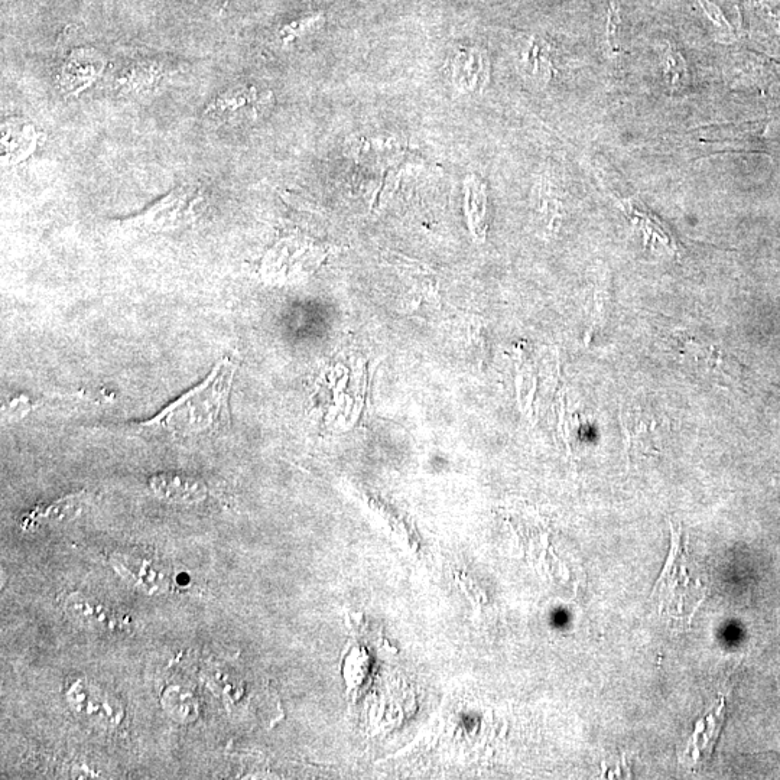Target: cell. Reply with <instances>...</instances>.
<instances>
[{"instance_id":"obj_1","label":"cell","mask_w":780,"mask_h":780,"mask_svg":"<svg viewBox=\"0 0 780 780\" xmlns=\"http://www.w3.org/2000/svg\"><path fill=\"white\" fill-rule=\"evenodd\" d=\"M236 364L221 359L210 375L168 405L142 428L172 438H197L216 434L229 425V399Z\"/></svg>"},{"instance_id":"obj_2","label":"cell","mask_w":780,"mask_h":780,"mask_svg":"<svg viewBox=\"0 0 780 780\" xmlns=\"http://www.w3.org/2000/svg\"><path fill=\"white\" fill-rule=\"evenodd\" d=\"M685 555L681 528L672 526L671 554L652 594V597L658 596L659 610L671 616H682L685 607H692L694 600V585L687 571Z\"/></svg>"},{"instance_id":"obj_3","label":"cell","mask_w":780,"mask_h":780,"mask_svg":"<svg viewBox=\"0 0 780 780\" xmlns=\"http://www.w3.org/2000/svg\"><path fill=\"white\" fill-rule=\"evenodd\" d=\"M200 198L191 187H181L167 197L143 211L130 223L141 229L168 230L190 223L194 217L195 204Z\"/></svg>"},{"instance_id":"obj_4","label":"cell","mask_w":780,"mask_h":780,"mask_svg":"<svg viewBox=\"0 0 780 780\" xmlns=\"http://www.w3.org/2000/svg\"><path fill=\"white\" fill-rule=\"evenodd\" d=\"M67 700L78 715L102 726H119L123 708L109 692L87 681L74 682L68 689Z\"/></svg>"},{"instance_id":"obj_5","label":"cell","mask_w":780,"mask_h":780,"mask_svg":"<svg viewBox=\"0 0 780 780\" xmlns=\"http://www.w3.org/2000/svg\"><path fill=\"white\" fill-rule=\"evenodd\" d=\"M110 561L122 578L145 593H164L169 587L167 570L152 559L139 555L116 554Z\"/></svg>"},{"instance_id":"obj_6","label":"cell","mask_w":780,"mask_h":780,"mask_svg":"<svg viewBox=\"0 0 780 780\" xmlns=\"http://www.w3.org/2000/svg\"><path fill=\"white\" fill-rule=\"evenodd\" d=\"M624 429H626L629 450H643L648 453L649 447H653L656 437V429L661 428V422L653 412L645 406H630L624 411Z\"/></svg>"},{"instance_id":"obj_7","label":"cell","mask_w":780,"mask_h":780,"mask_svg":"<svg viewBox=\"0 0 780 780\" xmlns=\"http://www.w3.org/2000/svg\"><path fill=\"white\" fill-rule=\"evenodd\" d=\"M263 99L256 94L253 87L250 89H236L221 94L207 107V113L213 116L226 117L233 120L239 117H252L259 112Z\"/></svg>"},{"instance_id":"obj_8","label":"cell","mask_w":780,"mask_h":780,"mask_svg":"<svg viewBox=\"0 0 780 780\" xmlns=\"http://www.w3.org/2000/svg\"><path fill=\"white\" fill-rule=\"evenodd\" d=\"M152 490L169 502L194 503L204 499L206 486L193 477L181 474H161L151 480Z\"/></svg>"},{"instance_id":"obj_9","label":"cell","mask_w":780,"mask_h":780,"mask_svg":"<svg viewBox=\"0 0 780 780\" xmlns=\"http://www.w3.org/2000/svg\"><path fill=\"white\" fill-rule=\"evenodd\" d=\"M64 607L68 616L73 617L78 623H83L84 626L110 630L120 626V622H117L116 617L109 610L104 609L102 604L94 603L90 598L84 597L83 594H71L65 600Z\"/></svg>"},{"instance_id":"obj_10","label":"cell","mask_w":780,"mask_h":780,"mask_svg":"<svg viewBox=\"0 0 780 780\" xmlns=\"http://www.w3.org/2000/svg\"><path fill=\"white\" fill-rule=\"evenodd\" d=\"M454 80L461 89H483L489 76V65L481 54L464 55L455 63Z\"/></svg>"},{"instance_id":"obj_11","label":"cell","mask_w":780,"mask_h":780,"mask_svg":"<svg viewBox=\"0 0 780 780\" xmlns=\"http://www.w3.org/2000/svg\"><path fill=\"white\" fill-rule=\"evenodd\" d=\"M78 507H80L78 496L65 497V499L55 502L54 505L35 510L31 515H28L26 522L41 523L70 518V516L76 515Z\"/></svg>"},{"instance_id":"obj_12","label":"cell","mask_w":780,"mask_h":780,"mask_svg":"<svg viewBox=\"0 0 780 780\" xmlns=\"http://www.w3.org/2000/svg\"><path fill=\"white\" fill-rule=\"evenodd\" d=\"M665 78L669 89L679 91L688 84V68L679 52L668 51L665 55Z\"/></svg>"},{"instance_id":"obj_13","label":"cell","mask_w":780,"mask_h":780,"mask_svg":"<svg viewBox=\"0 0 780 780\" xmlns=\"http://www.w3.org/2000/svg\"><path fill=\"white\" fill-rule=\"evenodd\" d=\"M700 3L702 9L707 12V15L710 16L711 21H713L714 24L718 26V28H730L726 22V19L723 18V13L720 12V9H718L717 6L713 5L711 2H708V0H700Z\"/></svg>"},{"instance_id":"obj_14","label":"cell","mask_w":780,"mask_h":780,"mask_svg":"<svg viewBox=\"0 0 780 780\" xmlns=\"http://www.w3.org/2000/svg\"><path fill=\"white\" fill-rule=\"evenodd\" d=\"M617 19L616 13H610L609 19V31H607V38H609L610 50L613 54H619V34H617Z\"/></svg>"}]
</instances>
